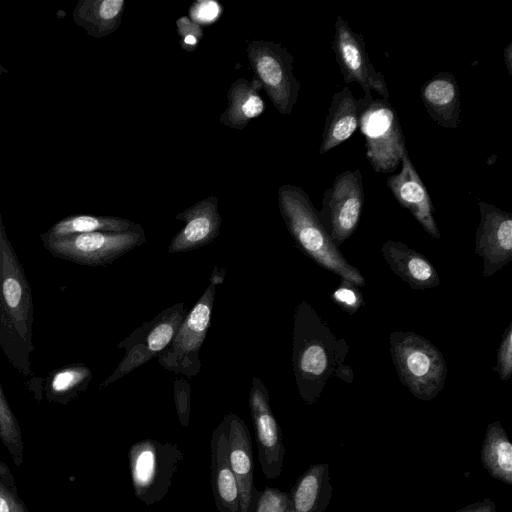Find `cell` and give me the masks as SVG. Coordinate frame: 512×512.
I'll list each match as a JSON object with an SVG mask.
<instances>
[{"label": "cell", "mask_w": 512, "mask_h": 512, "mask_svg": "<svg viewBox=\"0 0 512 512\" xmlns=\"http://www.w3.org/2000/svg\"><path fill=\"white\" fill-rule=\"evenodd\" d=\"M348 347L337 340L315 309L302 300L294 314L292 363L297 390L302 400L312 405L343 363Z\"/></svg>", "instance_id": "1"}, {"label": "cell", "mask_w": 512, "mask_h": 512, "mask_svg": "<svg viewBox=\"0 0 512 512\" xmlns=\"http://www.w3.org/2000/svg\"><path fill=\"white\" fill-rule=\"evenodd\" d=\"M211 485L218 512H241L240 495L235 475L228 461V419L213 430L210 442Z\"/></svg>", "instance_id": "18"}, {"label": "cell", "mask_w": 512, "mask_h": 512, "mask_svg": "<svg viewBox=\"0 0 512 512\" xmlns=\"http://www.w3.org/2000/svg\"><path fill=\"white\" fill-rule=\"evenodd\" d=\"M185 222L168 248L170 254L192 251L211 243L220 233L222 223L218 211V198L209 196L176 216Z\"/></svg>", "instance_id": "17"}, {"label": "cell", "mask_w": 512, "mask_h": 512, "mask_svg": "<svg viewBox=\"0 0 512 512\" xmlns=\"http://www.w3.org/2000/svg\"><path fill=\"white\" fill-rule=\"evenodd\" d=\"M364 204L362 174L348 170L335 177L324 191L319 220L332 241L339 247L358 226Z\"/></svg>", "instance_id": "11"}, {"label": "cell", "mask_w": 512, "mask_h": 512, "mask_svg": "<svg viewBox=\"0 0 512 512\" xmlns=\"http://www.w3.org/2000/svg\"><path fill=\"white\" fill-rule=\"evenodd\" d=\"M228 419V461L236 477L241 512H252L259 490L254 485L253 448L246 423L236 414Z\"/></svg>", "instance_id": "16"}, {"label": "cell", "mask_w": 512, "mask_h": 512, "mask_svg": "<svg viewBox=\"0 0 512 512\" xmlns=\"http://www.w3.org/2000/svg\"><path fill=\"white\" fill-rule=\"evenodd\" d=\"M183 457L181 449L169 442H135L129 449L128 460L136 497L148 506L161 501L169 492Z\"/></svg>", "instance_id": "6"}, {"label": "cell", "mask_w": 512, "mask_h": 512, "mask_svg": "<svg viewBox=\"0 0 512 512\" xmlns=\"http://www.w3.org/2000/svg\"><path fill=\"white\" fill-rule=\"evenodd\" d=\"M142 227L128 219L97 215H71L56 222L45 232L47 236L61 237L90 232H126Z\"/></svg>", "instance_id": "26"}, {"label": "cell", "mask_w": 512, "mask_h": 512, "mask_svg": "<svg viewBox=\"0 0 512 512\" xmlns=\"http://www.w3.org/2000/svg\"><path fill=\"white\" fill-rule=\"evenodd\" d=\"M289 493L278 488L266 487L259 491L252 512H289Z\"/></svg>", "instance_id": "29"}, {"label": "cell", "mask_w": 512, "mask_h": 512, "mask_svg": "<svg viewBox=\"0 0 512 512\" xmlns=\"http://www.w3.org/2000/svg\"><path fill=\"white\" fill-rule=\"evenodd\" d=\"M178 34L181 37L183 49L191 51L195 49L198 42L203 37V30L200 25L193 22L188 17H181L176 22Z\"/></svg>", "instance_id": "33"}, {"label": "cell", "mask_w": 512, "mask_h": 512, "mask_svg": "<svg viewBox=\"0 0 512 512\" xmlns=\"http://www.w3.org/2000/svg\"><path fill=\"white\" fill-rule=\"evenodd\" d=\"M478 207L475 253L483 259V276L490 277L512 260V214L484 201Z\"/></svg>", "instance_id": "14"}, {"label": "cell", "mask_w": 512, "mask_h": 512, "mask_svg": "<svg viewBox=\"0 0 512 512\" xmlns=\"http://www.w3.org/2000/svg\"><path fill=\"white\" fill-rule=\"evenodd\" d=\"M334 27L332 49L344 81L357 82L365 96L374 90L388 100L385 78L372 65L362 34L355 32L341 15L337 16Z\"/></svg>", "instance_id": "12"}, {"label": "cell", "mask_w": 512, "mask_h": 512, "mask_svg": "<svg viewBox=\"0 0 512 512\" xmlns=\"http://www.w3.org/2000/svg\"><path fill=\"white\" fill-rule=\"evenodd\" d=\"M288 493L289 512H326L332 495L328 464L309 466Z\"/></svg>", "instance_id": "22"}, {"label": "cell", "mask_w": 512, "mask_h": 512, "mask_svg": "<svg viewBox=\"0 0 512 512\" xmlns=\"http://www.w3.org/2000/svg\"><path fill=\"white\" fill-rule=\"evenodd\" d=\"M5 233H6V231H5V228H4V225H3V222H2L1 213H0V245H1V241H2V238H3Z\"/></svg>", "instance_id": "40"}, {"label": "cell", "mask_w": 512, "mask_h": 512, "mask_svg": "<svg viewBox=\"0 0 512 512\" xmlns=\"http://www.w3.org/2000/svg\"><path fill=\"white\" fill-rule=\"evenodd\" d=\"M259 89L254 79L234 81L227 92L228 106L221 114L220 122L226 127L242 130L252 119L260 116L265 103L258 94Z\"/></svg>", "instance_id": "24"}, {"label": "cell", "mask_w": 512, "mask_h": 512, "mask_svg": "<svg viewBox=\"0 0 512 512\" xmlns=\"http://www.w3.org/2000/svg\"><path fill=\"white\" fill-rule=\"evenodd\" d=\"M504 63L508 74L512 75V41L504 49Z\"/></svg>", "instance_id": "37"}, {"label": "cell", "mask_w": 512, "mask_h": 512, "mask_svg": "<svg viewBox=\"0 0 512 512\" xmlns=\"http://www.w3.org/2000/svg\"><path fill=\"white\" fill-rule=\"evenodd\" d=\"M249 407L255 429L261 470L267 479H277L282 472L285 447L280 427L271 410L268 390L256 377L252 379Z\"/></svg>", "instance_id": "13"}, {"label": "cell", "mask_w": 512, "mask_h": 512, "mask_svg": "<svg viewBox=\"0 0 512 512\" xmlns=\"http://www.w3.org/2000/svg\"><path fill=\"white\" fill-rule=\"evenodd\" d=\"M493 370L503 381L508 380L512 374V322L502 335Z\"/></svg>", "instance_id": "30"}, {"label": "cell", "mask_w": 512, "mask_h": 512, "mask_svg": "<svg viewBox=\"0 0 512 512\" xmlns=\"http://www.w3.org/2000/svg\"><path fill=\"white\" fill-rule=\"evenodd\" d=\"M215 291L216 285L210 283L186 314L172 341L158 356L162 367L189 378L199 373V351L210 327Z\"/></svg>", "instance_id": "9"}, {"label": "cell", "mask_w": 512, "mask_h": 512, "mask_svg": "<svg viewBox=\"0 0 512 512\" xmlns=\"http://www.w3.org/2000/svg\"><path fill=\"white\" fill-rule=\"evenodd\" d=\"M358 128L364 135L366 157L375 172L389 173L407 150L401 124L393 106L372 94L358 99Z\"/></svg>", "instance_id": "5"}, {"label": "cell", "mask_w": 512, "mask_h": 512, "mask_svg": "<svg viewBox=\"0 0 512 512\" xmlns=\"http://www.w3.org/2000/svg\"><path fill=\"white\" fill-rule=\"evenodd\" d=\"M334 376L347 383H352L353 381V371L349 366L345 365L344 363L337 367Z\"/></svg>", "instance_id": "36"}, {"label": "cell", "mask_w": 512, "mask_h": 512, "mask_svg": "<svg viewBox=\"0 0 512 512\" xmlns=\"http://www.w3.org/2000/svg\"><path fill=\"white\" fill-rule=\"evenodd\" d=\"M124 0H79L72 17L74 23L94 38H103L115 32L122 19Z\"/></svg>", "instance_id": "23"}, {"label": "cell", "mask_w": 512, "mask_h": 512, "mask_svg": "<svg viewBox=\"0 0 512 512\" xmlns=\"http://www.w3.org/2000/svg\"><path fill=\"white\" fill-rule=\"evenodd\" d=\"M331 299L349 315L356 313L364 305L358 287L346 279H341L340 285L332 292Z\"/></svg>", "instance_id": "28"}, {"label": "cell", "mask_w": 512, "mask_h": 512, "mask_svg": "<svg viewBox=\"0 0 512 512\" xmlns=\"http://www.w3.org/2000/svg\"><path fill=\"white\" fill-rule=\"evenodd\" d=\"M43 246L55 257L79 265L112 263L145 242L143 229L126 232H90L61 237L40 235Z\"/></svg>", "instance_id": "7"}, {"label": "cell", "mask_w": 512, "mask_h": 512, "mask_svg": "<svg viewBox=\"0 0 512 512\" xmlns=\"http://www.w3.org/2000/svg\"><path fill=\"white\" fill-rule=\"evenodd\" d=\"M247 56L253 79L264 89L280 114L289 115L297 102L300 82L293 74V56L279 43L252 40Z\"/></svg>", "instance_id": "8"}, {"label": "cell", "mask_w": 512, "mask_h": 512, "mask_svg": "<svg viewBox=\"0 0 512 512\" xmlns=\"http://www.w3.org/2000/svg\"><path fill=\"white\" fill-rule=\"evenodd\" d=\"M185 316L184 302L177 303L139 326L120 342L117 347L123 348L125 354L114 372L101 383L100 389L159 356L172 341Z\"/></svg>", "instance_id": "10"}, {"label": "cell", "mask_w": 512, "mask_h": 512, "mask_svg": "<svg viewBox=\"0 0 512 512\" xmlns=\"http://www.w3.org/2000/svg\"><path fill=\"white\" fill-rule=\"evenodd\" d=\"M359 104L349 87L336 92L326 117L319 154H325L349 139L358 128Z\"/></svg>", "instance_id": "21"}, {"label": "cell", "mask_w": 512, "mask_h": 512, "mask_svg": "<svg viewBox=\"0 0 512 512\" xmlns=\"http://www.w3.org/2000/svg\"><path fill=\"white\" fill-rule=\"evenodd\" d=\"M0 512H10L7 501L2 497H0Z\"/></svg>", "instance_id": "39"}, {"label": "cell", "mask_w": 512, "mask_h": 512, "mask_svg": "<svg viewBox=\"0 0 512 512\" xmlns=\"http://www.w3.org/2000/svg\"><path fill=\"white\" fill-rule=\"evenodd\" d=\"M190 384L186 379L176 378L173 384V395L179 422L186 428L190 415Z\"/></svg>", "instance_id": "31"}, {"label": "cell", "mask_w": 512, "mask_h": 512, "mask_svg": "<svg viewBox=\"0 0 512 512\" xmlns=\"http://www.w3.org/2000/svg\"><path fill=\"white\" fill-rule=\"evenodd\" d=\"M32 328V290L5 233L0 245V347L10 364L23 376L32 373Z\"/></svg>", "instance_id": "2"}, {"label": "cell", "mask_w": 512, "mask_h": 512, "mask_svg": "<svg viewBox=\"0 0 512 512\" xmlns=\"http://www.w3.org/2000/svg\"><path fill=\"white\" fill-rule=\"evenodd\" d=\"M390 353L403 385L417 398L430 401L443 389L447 376L443 354L414 332L390 334Z\"/></svg>", "instance_id": "4"}, {"label": "cell", "mask_w": 512, "mask_h": 512, "mask_svg": "<svg viewBox=\"0 0 512 512\" xmlns=\"http://www.w3.org/2000/svg\"><path fill=\"white\" fill-rule=\"evenodd\" d=\"M7 73V70L0 63V75Z\"/></svg>", "instance_id": "41"}, {"label": "cell", "mask_w": 512, "mask_h": 512, "mask_svg": "<svg viewBox=\"0 0 512 512\" xmlns=\"http://www.w3.org/2000/svg\"><path fill=\"white\" fill-rule=\"evenodd\" d=\"M278 206L296 246L322 268L352 282L357 287L365 279L341 254L322 226L318 212L300 187L284 184L278 189Z\"/></svg>", "instance_id": "3"}, {"label": "cell", "mask_w": 512, "mask_h": 512, "mask_svg": "<svg viewBox=\"0 0 512 512\" xmlns=\"http://www.w3.org/2000/svg\"><path fill=\"white\" fill-rule=\"evenodd\" d=\"M221 5L216 1L200 0L194 2L190 8V18L198 25H210L221 14Z\"/></svg>", "instance_id": "32"}, {"label": "cell", "mask_w": 512, "mask_h": 512, "mask_svg": "<svg viewBox=\"0 0 512 512\" xmlns=\"http://www.w3.org/2000/svg\"><path fill=\"white\" fill-rule=\"evenodd\" d=\"M455 512H496V504L491 499L486 498L481 501L468 504Z\"/></svg>", "instance_id": "35"}, {"label": "cell", "mask_w": 512, "mask_h": 512, "mask_svg": "<svg viewBox=\"0 0 512 512\" xmlns=\"http://www.w3.org/2000/svg\"><path fill=\"white\" fill-rule=\"evenodd\" d=\"M480 460L485 470L496 480L512 485V444L499 421L487 426Z\"/></svg>", "instance_id": "25"}, {"label": "cell", "mask_w": 512, "mask_h": 512, "mask_svg": "<svg viewBox=\"0 0 512 512\" xmlns=\"http://www.w3.org/2000/svg\"><path fill=\"white\" fill-rule=\"evenodd\" d=\"M91 379L92 371L83 363L54 369L45 380L47 397L55 401H67L86 390Z\"/></svg>", "instance_id": "27"}, {"label": "cell", "mask_w": 512, "mask_h": 512, "mask_svg": "<svg viewBox=\"0 0 512 512\" xmlns=\"http://www.w3.org/2000/svg\"><path fill=\"white\" fill-rule=\"evenodd\" d=\"M14 426V417L0 384V428L4 430H11Z\"/></svg>", "instance_id": "34"}, {"label": "cell", "mask_w": 512, "mask_h": 512, "mask_svg": "<svg viewBox=\"0 0 512 512\" xmlns=\"http://www.w3.org/2000/svg\"><path fill=\"white\" fill-rule=\"evenodd\" d=\"M423 105L439 126L455 129L460 123V90L455 77L439 72L420 88Z\"/></svg>", "instance_id": "19"}, {"label": "cell", "mask_w": 512, "mask_h": 512, "mask_svg": "<svg viewBox=\"0 0 512 512\" xmlns=\"http://www.w3.org/2000/svg\"><path fill=\"white\" fill-rule=\"evenodd\" d=\"M381 251L390 269L413 289L439 285L440 277L435 267L418 251L393 240H387Z\"/></svg>", "instance_id": "20"}, {"label": "cell", "mask_w": 512, "mask_h": 512, "mask_svg": "<svg viewBox=\"0 0 512 512\" xmlns=\"http://www.w3.org/2000/svg\"><path fill=\"white\" fill-rule=\"evenodd\" d=\"M386 184L397 202L412 214L428 235L439 239L441 234L433 216L432 200L407 150L401 159L400 172L390 176Z\"/></svg>", "instance_id": "15"}, {"label": "cell", "mask_w": 512, "mask_h": 512, "mask_svg": "<svg viewBox=\"0 0 512 512\" xmlns=\"http://www.w3.org/2000/svg\"><path fill=\"white\" fill-rule=\"evenodd\" d=\"M224 279V270L218 269L217 267L214 268L211 277H210V283H213L215 285L221 284Z\"/></svg>", "instance_id": "38"}]
</instances>
